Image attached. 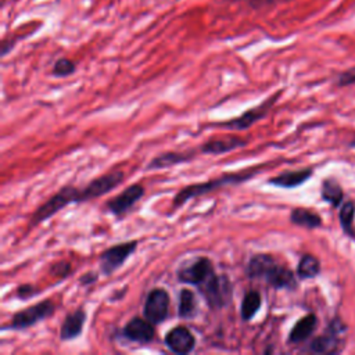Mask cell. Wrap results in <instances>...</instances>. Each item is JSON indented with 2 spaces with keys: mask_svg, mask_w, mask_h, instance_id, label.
<instances>
[{
  "mask_svg": "<svg viewBox=\"0 0 355 355\" xmlns=\"http://www.w3.org/2000/svg\"><path fill=\"white\" fill-rule=\"evenodd\" d=\"M258 171L255 168L247 169V171H240V172H232V173H225L216 179H211L207 182H201V183H194V184H189L186 187H183L175 197H173V208L182 207L183 204H186L187 201L193 200L194 197L198 196H204L207 193L215 191L218 189H222L225 186L229 184H239L243 183L245 180H250L251 178H254V175Z\"/></svg>",
  "mask_w": 355,
  "mask_h": 355,
  "instance_id": "1",
  "label": "cell"
},
{
  "mask_svg": "<svg viewBox=\"0 0 355 355\" xmlns=\"http://www.w3.org/2000/svg\"><path fill=\"white\" fill-rule=\"evenodd\" d=\"M211 309H220L232 300L233 287L226 276H219L214 270L202 283L197 286Z\"/></svg>",
  "mask_w": 355,
  "mask_h": 355,
  "instance_id": "2",
  "label": "cell"
},
{
  "mask_svg": "<svg viewBox=\"0 0 355 355\" xmlns=\"http://www.w3.org/2000/svg\"><path fill=\"white\" fill-rule=\"evenodd\" d=\"M73 202H80V189L72 187V186H65L60 191H57L54 196H51L46 202H43L32 215L31 218V225L36 226L49 218H51L54 214L61 211L64 207L73 204Z\"/></svg>",
  "mask_w": 355,
  "mask_h": 355,
  "instance_id": "3",
  "label": "cell"
},
{
  "mask_svg": "<svg viewBox=\"0 0 355 355\" xmlns=\"http://www.w3.org/2000/svg\"><path fill=\"white\" fill-rule=\"evenodd\" d=\"M54 304L50 300L40 301L35 305L24 308L15 312L10 320V324L6 329L11 330H25L31 326L37 324L39 322L50 318L54 313Z\"/></svg>",
  "mask_w": 355,
  "mask_h": 355,
  "instance_id": "4",
  "label": "cell"
},
{
  "mask_svg": "<svg viewBox=\"0 0 355 355\" xmlns=\"http://www.w3.org/2000/svg\"><path fill=\"white\" fill-rule=\"evenodd\" d=\"M277 97H279V93H276L272 97L266 98L265 101H262L257 107H252V108L247 110L241 115H239V116H236L233 119H229V121L215 122V123H212V126L220 128V129H227V130H245V129L252 126L255 122H258L259 119H262L268 114V111L275 104Z\"/></svg>",
  "mask_w": 355,
  "mask_h": 355,
  "instance_id": "5",
  "label": "cell"
},
{
  "mask_svg": "<svg viewBox=\"0 0 355 355\" xmlns=\"http://www.w3.org/2000/svg\"><path fill=\"white\" fill-rule=\"evenodd\" d=\"M137 248V241L130 240L125 243H118L105 251L101 252L100 255V270L104 276L112 275L115 270H118L126 261L128 258L136 251Z\"/></svg>",
  "mask_w": 355,
  "mask_h": 355,
  "instance_id": "6",
  "label": "cell"
},
{
  "mask_svg": "<svg viewBox=\"0 0 355 355\" xmlns=\"http://www.w3.org/2000/svg\"><path fill=\"white\" fill-rule=\"evenodd\" d=\"M123 176H125L123 171L114 169L93 179L87 186L80 189V202L105 196L107 193H110L112 189L118 187L123 182L125 179Z\"/></svg>",
  "mask_w": 355,
  "mask_h": 355,
  "instance_id": "7",
  "label": "cell"
},
{
  "mask_svg": "<svg viewBox=\"0 0 355 355\" xmlns=\"http://www.w3.org/2000/svg\"><path fill=\"white\" fill-rule=\"evenodd\" d=\"M169 301V294L164 288H153L146 297L143 308L144 318L153 324L162 323L168 316Z\"/></svg>",
  "mask_w": 355,
  "mask_h": 355,
  "instance_id": "8",
  "label": "cell"
},
{
  "mask_svg": "<svg viewBox=\"0 0 355 355\" xmlns=\"http://www.w3.org/2000/svg\"><path fill=\"white\" fill-rule=\"evenodd\" d=\"M214 272L212 262L207 257H198L184 265H182L178 272V280L186 284L191 286H198L202 283L211 273Z\"/></svg>",
  "mask_w": 355,
  "mask_h": 355,
  "instance_id": "9",
  "label": "cell"
},
{
  "mask_svg": "<svg viewBox=\"0 0 355 355\" xmlns=\"http://www.w3.org/2000/svg\"><path fill=\"white\" fill-rule=\"evenodd\" d=\"M143 194H144V187L141 184L139 183L130 184L122 193H119L118 196L107 201L105 208L112 215H116V216L123 215L143 197Z\"/></svg>",
  "mask_w": 355,
  "mask_h": 355,
  "instance_id": "10",
  "label": "cell"
},
{
  "mask_svg": "<svg viewBox=\"0 0 355 355\" xmlns=\"http://www.w3.org/2000/svg\"><path fill=\"white\" fill-rule=\"evenodd\" d=\"M122 336L133 343L147 344L154 340L155 330L154 324L146 318H133L122 329Z\"/></svg>",
  "mask_w": 355,
  "mask_h": 355,
  "instance_id": "11",
  "label": "cell"
},
{
  "mask_svg": "<svg viewBox=\"0 0 355 355\" xmlns=\"http://www.w3.org/2000/svg\"><path fill=\"white\" fill-rule=\"evenodd\" d=\"M165 345L175 354H189L196 347V337L186 326H176L166 333Z\"/></svg>",
  "mask_w": 355,
  "mask_h": 355,
  "instance_id": "12",
  "label": "cell"
},
{
  "mask_svg": "<svg viewBox=\"0 0 355 355\" xmlns=\"http://www.w3.org/2000/svg\"><path fill=\"white\" fill-rule=\"evenodd\" d=\"M261 279H263L269 286H272L275 288H290V290H293L297 286L294 273L290 269L279 265L276 259H273L268 265V268L265 269Z\"/></svg>",
  "mask_w": 355,
  "mask_h": 355,
  "instance_id": "13",
  "label": "cell"
},
{
  "mask_svg": "<svg viewBox=\"0 0 355 355\" xmlns=\"http://www.w3.org/2000/svg\"><path fill=\"white\" fill-rule=\"evenodd\" d=\"M247 144V140L239 136H225V137H215L211 140H207L201 146L202 154H211V155H219L226 154L229 151H233L236 148L244 147Z\"/></svg>",
  "mask_w": 355,
  "mask_h": 355,
  "instance_id": "14",
  "label": "cell"
},
{
  "mask_svg": "<svg viewBox=\"0 0 355 355\" xmlns=\"http://www.w3.org/2000/svg\"><path fill=\"white\" fill-rule=\"evenodd\" d=\"M85 322H86V312L82 308L68 313L61 324L60 338L62 341H69L79 337L83 330Z\"/></svg>",
  "mask_w": 355,
  "mask_h": 355,
  "instance_id": "15",
  "label": "cell"
},
{
  "mask_svg": "<svg viewBox=\"0 0 355 355\" xmlns=\"http://www.w3.org/2000/svg\"><path fill=\"white\" fill-rule=\"evenodd\" d=\"M194 157L193 151H168L162 153L157 157H154L146 166L147 171L151 169H164V168H171L173 165H179L183 162L190 161Z\"/></svg>",
  "mask_w": 355,
  "mask_h": 355,
  "instance_id": "16",
  "label": "cell"
},
{
  "mask_svg": "<svg viewBox=\"0 0 355 355\" xmlns=\"http://www.w3.org/2000/svg\"><path fill=\"white\" fill-rule=\"evenodd\" d=\"M312 175V169H298V171H286L269 179V183L283 189H294L304 182H306Z\"/></svg>",
  "mask_w": 355,
  "mask_h": 355,
  "instance_id": "17",
  "label": "cell"
},
{
  "mask_svg": "<svg viewBox=\"0 0 355 355\" xmlns=\"http://www.w3.org/2000/svg\"><path fill=\"white\" fill-rule=\"evenodd\" d=\"M316 322H318V319L313 313L305 315L304 318L297 320V323L293 326V329L290 331L288 343L297 344V343L305 341L313 333V330L316 327Z\"/></svg>",
  "mask_w": 355,
  "mask_h": 355,
  "instance_id": "18",
  "label": "cell"
},
{
  "mask_svg": "<svg viewBox=\"0 0 355 355\" xmlns=\"http://www.w3.org/2000/svg\"><path fill=\"white\" fill-rule=\"evenodd\" d=\"M262 305V297L259 291L257 290H250L244 294L241 300V306H240V315L244 322H250L261 309Z\"/></svg>",
  "mask_w": 355,
  "mask_h": 355,
  "instance_id": "19",
  "label": "cell"
},
{
  "mask_svg": "<svg viewBox=\"0 0 355 355\" xmlns=\"http://www.w3.org/2000/svg\"><path fill=\"white\" fill-rule=\"evenodd\" d=\"M334 326L331 324L329 331H326L324 336L316 337L312 343H311V349L313 352L318 354H329V352H334L338 348V340H337V334L340 333L338 329H333Z\"/></svg>",
  "mask_w": 355,
  "mask_h": 355,
  "instance_id": "20",
  "label": "cell"
},
{
  "mask_svg": "<svg viewBox=\"0 0 355 355\" xmlns=\"http://www.w3.org/2000/svg\"><path fill=\"white\" fill-rule=\"evenodd\" d=\"M178 313L182 319H190L197 313V298L190 288H182L179 293Z\"/></svg>",
  "mask_w": 355,
  "mask_h": 355,
  "instance_id": "21",
  "label": "cell"
},
{
  "mask_svg": "<svg viewBox=\"0 0 355 355\" xmlns=\"http://www.w3.org/2000/svg\"><path fill=\"white\" fill-rule=\"evenodd\" d=\"M290 220L294 225H300V226L309 227V229L318 227L322 223V219L318 214H315L309 209H305V208H294L290 214Z\"/></svg>",
  "mask_w": 355,
  "mask_h": 355,
  "instance_id": "22",
  "label": "cell"
},
{
  "mask_svg": "<svg viewBox=\"0 0 355 355\" xmlns=\"http://www.w3.org/2000/svg\"><path fill=\"white\" fill-rule=\"evenodd\" d=\"M320 270V263L318 261V258H315L313 255H304L298 263L297 268V275L300 279H312L315 277Z\"/></svg>",
  "mask_w": 355,
  "mask_h": 355,
  "instance_id": "23",
  "label": "cell"
},
{
  "mask_svg": "<svg viewBox=\"0 0 355 355\" xmlns=\"http://www.w3.org/2000/svg\"><path fill=\"white\" fill-rule=\"evenodd\" d=\"M322 197L324 201L337 207L343 200V190L336 180L329 179V180H324L322 184Z\"/></svg>",
  "mask_w": 355,
  "mask_h": 355,
  "instance_id": "24",
  "label": "cell"
},
{
  "mask_svg": "<svg viewBox=\"0 0 355 355\" xmlns=\"http://www.w3.org/2000/svg\"><path fill=\"white\" fill-rule=\"evenodd\" d=\"M354 215H355V204L354 202H347L343 205L340 211V222L343 229L348 233L352 234V222H354Z\"/></svg>",
  "mask_w": 355,
  "mask_h": 355,
  "instance_id": "25",
  "label": "cell"
},
{
  "mask_svg": "<svg viewBox=\"0 0 355 355\" xmlns=\"http://www.w3.org/2000/svg\"><path fill=\"white\" fill-rule=\"evenodd\" d=\"M76 71V65L69 58H60L53 67V75L55 78H65L72 75Z\"/></svg>",
  "mask_w": 355,
  "mask_h": 355,
  "instance_id": "26",
  "label": "cell"
},
{
  "mask_svg": "<svg viewBox=\"0 0 355 355\" xmlns=\"http://www.w3.org/2000/svg\"><path fill=\"white\" fill-rule=\"evenodd\" d=\"M50 273L55 277H67L71 273V265L65 261H60L50 268Z\"/></svg>",
  "mask_w": 355,
  "mask_h": 355,
  "instance_id": "27",
  "label": "cell"
},
{
  "mask_svg": "<svg viewBox=\"0 0 355 355\" xmlns=\"http://www.w3.org/2000/svg\"><path fill=\"white\" fill-rule=\"evenodd\" d=\"M36 294H39V290L32 284H21L17 287V297L19 300H28Z\"/></svg>",
  "mask_w": 355,
  "mask_h": 355,
  "instance_id": "28",
  "label": "cell"
},
{
  "mask_svg": "<svg viewBox=\"0 0 355 355\" xmlns=\"http://www.w3.org/2000/svg\"><path fill=\"white\" fill-rule=\"evenodd\" d=\"M97 280H98V273L94 272V270H90V272L83 273V275L79 277V284H80V286H90V284L96 283Z\"/></svg>",
  "mask_w": 355,
  "mask_h": 355,
  "instance_id": "29",
  "label": "cell"
},
{
  "mask_svg": "<svg viewBox=\"0 0 355 355\" xmlns=\"http://www.w3.org/2000/svg\"><path fill=\"white\" fill-rule=\"evenodd\" d=\"M352 82H355V68L344 72L340 76V85H348V83H352Z\"/></svg>",
  "mask_w": 355,
  "mask_h": 355,
  "instance_id": "30",
  "label": "cell"
},
{
  "mask_svg": "<svg viewBox=\"0 0 355 355\" xmlns=\"http://www.w3.org/2000/svg\"><path fill=\"white\" fill-rule=\"evenodd\" d=\"M284 1H290V0H250V4L252 7H262V6H272L276 3H284Z\"/></svg>",
  "mask_w": 355,
  "mask_h": 355,
  "instance_id": "31",
  "label": "cell"
}]
</instances>
